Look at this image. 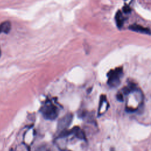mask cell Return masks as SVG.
<instances>
[{
	"instance_id": "9",
	"label": "cell",
	"mask_w": 151,
	"mask_h": 151,
	"mask_svg": "<svg viewBox=\"0 0 151 151\" xmlns=\"http://www.w3.org/2000/svg\"><path fill=\"white\" fill-rule=\"evenodd\" d=\"M0 55H1V51H0Z\"/></svg>"
},
{
	"instance_id": "7",
	"label": "cell",
	"mask_w": 151,
	"mask_h": 151,
	"mask_svg": "<svg viewBox=\"0 0 151 151\" xmlns=\"http://www.w3.org/2000/svg\"><path fill=\"white\" fill-rule=\"evenodd\" d=\"M115 20H116V23L117 27L120 28L123 25L124 19H123L122 14L120 11H118L117 12L115 15Z\"/></svg>"
},
{
	"instance_id": "6",
	"label": "cell",
	"mask_w": 151,
	"mask_h": 151,
	"mask_svg": "<svg viewBox=\"0 0 151 151\" xmlns=\"http://www.w3.org/2000/svg\"><path fill=\"white\" fill-rule=\"evenodd\" d=\"M11 28V25L9 21H6L0 24V34L8 33L9 32Z\"/></svg>"
},
{
	"instance_id": "4",
	"label": "cell",
	"mask_w": 151,
	"mask_h": 151,
	"mask_svg": "<svg viewBox=\"0 0 151 151\" xmlns=\"http://www.w3.org/2000/svg\"><path fill=\"white\" fill-rule=\"evenodd\" d=\"M129 29L133 31L137 32L141 34H148V35L151 34V31L148 28L144 27L142 25H137V24H133L130 25Z\"/></svg>"
},
{
	"instance_id": "8",
	"label": "cell",
	"mask_w": 151,
	"mask_h": 151,
	"mask_svg": "<svg viewBox=\"0 0 151 151\" xmlns=\"http://www.w3.org/2000/svg\"><path fill=\"white\" fill-rule=\"evenodd\" d=\"M117 99L118 100L120 101H122L123 100V95L122 94H117Z\"/></svg>"
},
{
	"instance_id": "3",
	"label": "cell",
	"mask_w": 151,
	"mask_h": 151,
	"mask_svg": "<svg viewBox=\"0 0 151 151\" xmlns=\"http://www.w3.org/2000/svg\"><path fill=\"white\" fill-rule=\"evenodd\" d=\"M73 119V115L71 113H67L65 115H64L58 122L57 130L60 132L67 130V128L71 124Z\"/></svg>"
},
{
	"instance_id": "2",
	"label": "cell",
	"mask_w": 151,
	"mask_h": 151,
	"mask_svg": "<svg viewBox=\"0 0 151 151\" xmlns=\"http://www.w3.org/2000/svg\"><path fill=\"white\" fill-rule=\"evenodd\" d=\"M123 76V69L116 68L110 71L108 73L107 84L111 87H116L120 83V79Z\"/></svg>"
},
{
	"instance_id": "5",
	"label": "cell",
	"mask_w": 151,
	"mask_h": 151,
	"mask_svg": "<svg viewBox=\"0 0 151 151\" xmlns=\"http://www.w3.org/2000/svg\"><path fill=\"white\" fill-rule=\"evenodd\" d=\"M70 134H74L77 138L80 140L86 139V134L84 131L78 126H76L72 129L70 130Z\"/></svg>"
},
{
	"instance_id": "1",
	"label": "cell",
	"mask_w": 151,
	"mask_h": 151,
	"mask_svg": "<svg viewBox=\"0 0 151 151\" xmlns=\"http://www.w3.org/2000/svg\"><path fill=\"white\" fill-rule=\"evenodd\" d=\"M40 112L44 119L50 120L55 119L58 115V108L52 104H46L40 109Z\"/></svg>"
}]
</instances>
